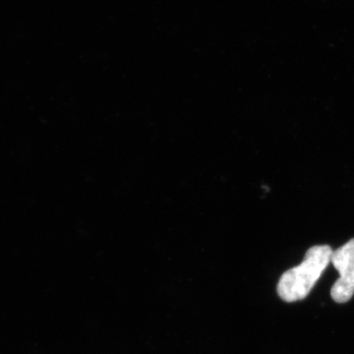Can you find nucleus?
Here are the masks:
<instances>
[{"label": "nucleus", "mask_w": 354, "mask_h": 354, "mask_svg": "<svg viewBox=\"0 0 354 354\" xmlns=\"http://www.w3.org/2000/svg\"><path fill=\"white\" fill-rule=\"evenodd\" d=\"M333 249L329 245L311 247L301 264L291 268L279 279L277 290L286 302L300 301L308 297L326 268L330 263Z\"/></svg>", "instance_id": "f257e3e1"}, {"label": "nucleus", "mask_w": 354, "mask_h": 354, "mask_svg": "<svg viewBox=\"0 0 354 354\" xmlns=\"http://www.w3.org/2000/svg\"><path fill=\"white\" fill-rule=\"evenodd\" d=\"M330 262L339 274L330 297L337 304H346L354 295V239L334 251Z\"/></svg>", "instance_id": "f03ea898"}]
</instances>
